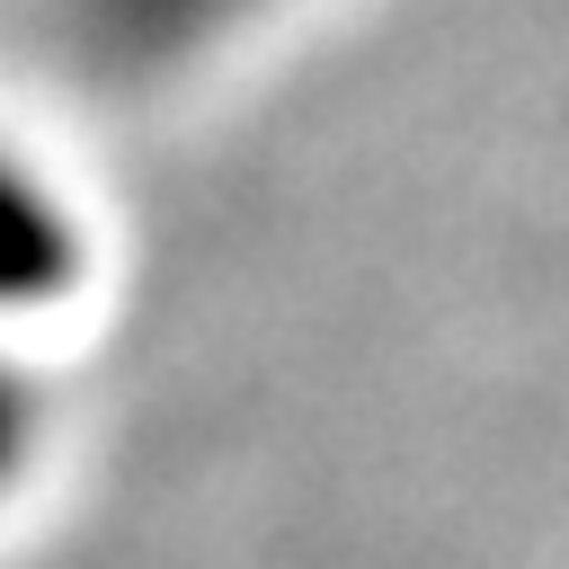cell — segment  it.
Returning a JSON list of instances; mask_svg holds the SVG:
<instances>
[{"label": "cell", "instance_id": "cell-1", "mask_svg": "<svg viewBox=\"0 0 569 569\" xmlns=\"http://www.w3.org/2000/svg\"><path fill=\"white\" fill-rule=\"evenodd\" d=\"M71 222H62V196L0 142V311H36L71 284Z\"/></svg>", "mask_w": 569, "mask_h": 569}, {"label": "cell", "instance_id": "cell-2", "mask_svg": "<svg viewBox=\"0 0 569 569\" xmlns=\"http://www.w3.org/2000/svg\"><path fill=\"white\" fill-rule=\"evenodd\" d=\"M27 462H36V400H27V373L0 356V498L18 489Z\"/></svg>", "mask_w": 569, "mask_h": 569}]
</instances>
